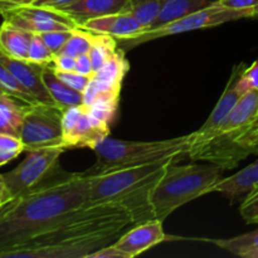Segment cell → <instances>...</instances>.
<instances>
[{
	"mask_svg": "<svg viewBox=\"0 0 258 258\" xmlns=\"http://www.w3.org/2000/svg\"><path fill=\"white\" fill-rule=\"evenodd\" d=\"M42 78L48 92L50 93L54 102L62 111L68 110L73 106L83 105V93L76 91L75 88L70 87L67 83L59 80L58 76L55 75L52 64H47L43 67Z\"/></svg>",
	"mask_w": 258,
	"mask_h": 258,
	"instance_id": "cell-20",
	"label": "cell"
},
{
	"mask_svg": "<svg viewBox=\"0 0 258 258\" xmlns=\"http://www.w3.org/2000/svg\"><path fill=\"white\" fill-rule=\"evenodd\" d=\"M92 38L93 33L82 29V28H76L72 30V34H71L70 39L67 40L64 47L57 54L71 55V57L75 58L82 54H87L91 49V45H92Z\"/></svg>",
	"mask_w": 258,
	"mask_h": 258,
	"instance_id": "cell-25",
	"label": "cell"
},
{
	"mask_svg": "<svg viewBox=\"0 0 258 258\" xmlns=\"http://www.w3.org/2000/svg\"><path fill=\"white\" fill-rule=\"evenodd\" d=\"M239 213L246 223L258 226V191L253 196L242 201Z\"/></svg>",
	"mask_w": 258,
	"mask_h": 258,
	"instance_id": "cell-32",
	"label": "cell"
},
{
	"mask_svg": "<svg viewBox=\"0 0 258 258\" xmlns=\"http://www.w3.org/2000/svg\"><path fill=\"white\" fill-rule=\"evenodd\" d=\"M134 224L122 207L88 203L0 258H88L113 243Z\"/></svg>",
	"mask_w": 258,
	"mask_h": 258,
	"instance_id": "cell-1",
	"label": "cell"
},
{
	"mask_svg": "<svg viewBox=\"0 0 258 258\" xmlns=\"http://www.w3.org/2000/svg\"><path fill=\"white\" fill-rule=\"evenodd\" d=\"M221 5L231 9L256 10L258 12V0H217Z\"/></svg>",
	"mask_w": 258,
	"mask_h": 258,
	"instance_id": "cell-34",
	"label": "cell"
},
{
	"mask_svg": "<svg viewBox=\"0 0 258 258\" xmlns=\"http://www.w3.org/2000/svg\"><path fill=\"white\" fill-rule=\"evenodd\" d=\"M5 10H7V7H5V5L3 4V3H0V17H2L3 12H5Z\"/></svg>",
	"mask_w": 258,
	"mask_h": 258,
	"instance_id": "cell-41",
	"label": "cell"
},
{
	"mask_svg": "<svg viewBox=\"0 0 258 258\" xmlns=\"http://www.w3.org/2000/svg\"><path fill=\"white\" fill-rule=\"evenodd\" d=\"M85 204L88 197L83 173H66L49 184L10 198L0 206V257Z\"/></svg>",
	"mask_w": 258,
	"mask_h": 258,
	"instance_id": "cell-2",
	"label": "cell"
},
{
	"mask_svg": "<svg viewBox=\"0 0 258 258\" xmlns=\"http://www.w3.org/2000/svg\"><path fill=\"white\" fill-rule=\"evenodd\" d=\"M130 0H80L70 7L63 8L64 14L77 23L80 27L86 20L116 13L128 12Z\"/></svg>",
	"mask_w": 258,
	"mask_h": 258,
	"instance_id": "cell-18",
	"label": "cell"
},
{
	"mask_svg": "<svg viewBox=\"0 0 258 258\" xmlns=\"http://www.w3.org/2000/svg\"><path fill=\"white\" fill-rule=\"evenodd\" d=\"M54 53L48 48L44 40L42 39L39 34H33L32 42L29 45V52H28V60L35 64H52L54 59Z\"/></svg>",
	"mask_w": 258,
	"mask_h": 258,
	"instance_id": "cell-28",
	"label": "cell"
},
{
	"mask_svg": "<svg viewBox=\"0 0 258 258\" xmlns=\"http://www.w3.org/2000/svg\"><path fill=\"white\" fill-rule=\"evenodd\" d=\"M238 256L243 258H258V246H254L252 247V248H248L246 249V251L241 252Z\"/></svg>",
	"mask_w": 258,
	"mask_h": 258,
	"instance_id": "cell-40",
	"label": "cell"
},
{
	"mask_svg": "<svg viewBox=\"0 0 258 258\" xmlns=\"http://www.w3.org/2000/svg\"><path fill=\"white\" fill-rule=\"evenodd\" d=\"M88 258H125L123 254L118 251L117 248L112 246V243L108 244V246L103 247V248L98 249V251L93 252L92 254H90Z\"/></svg>",
	"mask_w": 258,
	"mask_h": 258,
	"instance_id": "cell-36",
	"label": "cell"
},
{
	"mask_svg": "<svg viewBox=\"0 0 258 258\" xmlns=\"http://www.w3.org/2000/svg\"><path fill=\"white\" fill-rule=\"evenodd\" d=\"M258 154V90L244 93L221 126L207 140L186 151L191 161H207L223 170L237 168Z\"/></svg>",
	"mask_w": 258,
	"mask_h": 258,
	"instance_id": "cell-3",
	"label": "cell"
},
{
	"mask_svg": "<svg viewBox=\"0 0 258 258\" xmlns=\"http://www.w3.org/2000/svg\"><path fill=\"white\" fill-rule=\"evenodd\" d=\"M246 67L247 66L244 64V63L234 66L233 71H232L231 73V77H229L228 80V83H227L221 98L218 100L217 105L214 106L213 111L211 112L209 117L207 118L206 122H204L198 130L193 133V140H191L190 146L198 145V144L207 140V139H208L209 136L223 123V121L226 120L227 116L231 113V111L233 110L234 106L237 105L239 98L243 96V93H242L241 91H239V88L237 87V82H238L239 77L242 76L243 71L246 70ZM190 146H189V148H190Z\"/></svg>",
	"mask_w": 258,
	"mask_h": 258,
	"instance_id": "cell-13",
	"label": "cell"
},
{
	"mask_svg": "<svg viewBox=\"0 0 258 258\" xmlns=\"http://www.w3.org/2000/svg\"><path fill=\"white\" fill-rule=\"evenodd\" d=\"M191 140L193 133L158 141H127L107 136L93 149L96 155L95 164L82 173L87 176H93L170 158L179 161L186 155Z\"/></svg>",
	"mask_w": 258,
	"mask_h": 258,
	"instance_id": "cell-5",
	"label": "cell"
},
{
	"mask_svg": "<svg viewBox=\"0 0 258 258\" xmlns=\"http://www.w3.org/2000/svg\"><path fill=\"white\" fill-rule=\"evenodd\" d=\"M10 198H12V197H10L9 190H8L7 185H5L4 180H3L2 174H0V206L4 204L7 201H9Z\"/></svg>",
	"mask_w": 258,
	"mask_h": 258,
	"instance_id": "cell-39",
	"label": "cell"
},
{
	"mask_svg": "<svg viewBox=\"0 0 258 258\" xmlns=\"http://www.w3.org/2000/svg\"><path fill=\"white\" fill-rule=\"evenodd\" d=\"M258 191V159L229 178H222L212 189L231 203L244 201Z\"/></svg>",
	"mask_w": 258,
	"mask_h": 258,
	"instance_id": "cell-16",
	"label": "cell"
},
{
	"mask_svg": "<svg viewBox=\"0 0 258 258\" xmlns=\"http://www.w3.org/2000/svg\"><path fill=\"white\" fill-rule=\"evenodd\" d=\"M82 29L95 34L111 35L117 39L133 37L145 30V27L130 12L116 13L86 20L80 25Z\"/></svg>",
	"mask_w": 258,
	"mask_h": 258,
	"instance_id": "cell-15",
	"label": "cell"
},
{
	"mask_svg": "<svg viewBox=\"0 0 258 258\" xmlns=\"http://www.w3.org/2000/svg\"><path fill=\"white\" fill-rule=\"evenodd\" d=\"M33 33L3 20L0 25V52L17 59L28 60Z\"/></svg>",
	"mask_w": 258,
	"mask_h": 258,
	"instance_id": "cell-19",
	"label": "cell"
},
{
	"mask_svg": "<svg viewBox=\"0 0 258 258\" xmlns=\"http://www.w3.org/2000/svg\"><path fill=\"white\" fill-rule=\"evenodd\" d=\"M53 67V66H52ZM54 70V68H53ZM55 75L58 76L59 80H62L63 82L67 83L70 87L75 88L76 91H80V92H85V90L87 88L88 83H90L91 77L90 76H83L78 72H64V71H58L54 70Z\"/></svg>",
	"mask_w": 258,
	"mask_h": 258,
	"instance_id": "cell-31",
	"label": "cell"
},
{
	"mask_svg": "<svg viewBox=\"0 0 258 258\" xmlns=\"http://www.w3.org/2000/svg\"><path fill=\"white\" fill-rule=\"evenodd\" d=\"M38 0H0V3L7 7V10L10 9V8H15V7H22V5H30V4H35Z\"/></svg>",
	"mask_w": 258,
	"mask_h": 258,
	"instance_id": "cell-38",
	"label": "cell"
},
{
	"mask_svg": "<svg viewBox=\"0 0 258 258\" xmlns=\"http://www.w3.org/2000/svg\"><path fill=\"white\" fill-rule=\"evenodd\" d=\"M64 149L40 148L27 151L24 160L8 173L2 174L10 197H18L49 184L66 174L59 166Z\"/></svg>",
	"mask_w": 258,
	"mask_h": 258,
	"instance_id": "cell-8",
	"label": "cell"
},
{
	"mask_svg": "<svg viewBox=\"0 0 258 258\" xmlns=\"http://www.w3.org/2000/svg\"><path fill=\"white\" fill-rule=\"evenodd\" d=\"M23 151H25V148L20 138L0 134V168L18 158Z\"/></svg>",
	"mask_w": 258,
	"mask_h": 258,
	"instance_id": "cell-27",
	"label": "cell"
},
{
	"mask_svg": "<svg viewBox=\"0 0 258 258\" xmlns=\"http://www.w3.org/2000/svg\"><path fill=\"white\" fill-rule=\"evenodd\" d=\"M213 2L214 0H165L158 18L154 20V23L148 29H154V28L161 27L168 23L175 22L185 15L208 7Z\"/></svg>",
	"mask_w": 258,
	"mask_h": 258,
	"instance_id": "cell-22",
	"label": "cell"
},
{
	"mask_svg": "<svg viewBox=\"0 0 258 258\" xmlns=\"http://www.w3.org/2000/svg\"><path fill=\"white\" fill-rule=\"evenodd\" d=\"M165 238L163 221L153 218L134 224L113 242L112 246L117 248L125 258H134L164 242Z\"/></svg>",
	"mask_w": 258,
	"mask_h": 258,
	"instance_id": "cell-12",
	"label": "cell"
},
{
	"mask_svg": "<svg viewBox=\"0 0 258 258\" xmlns=\"http://www.w3.org/2000/svg\"><path fill=\"white\" fill-rule=\"evenodd\" d=\"M118 48L117 43H116L115 38L111 35H103V34H95L93 33L92 38V45L88 52V55L92 62L93 73L97 72L106 60L116 52Z\"/></svg>",
	"mask_w": 258,
	"mask_h": 258,
	"instance_id": "cell-23",
	"label": "cell"
},
{
	"mask_svg": "<svg viewBox=\"0 0 258 258\" xmlns=\"http://www.w3.org/2000/svg\"><path fill=\"white\" fill-rule=\"evenodd\" d=\"M175 159L87 176L88 203L116 204L125 208L135 224L154 218L151 194Z\"/></svg>",
	"mask_w": 258,
	"mask_h": 258,
	"instance_id": "cell-4",
	"label": "cell"
},
{
	"mask_svg": "<svg viewBox=\"0 0 258 258\" xmlns=\"http://www.w3.org/2000/svg\"><path fill=\"white\" fill-rule=\"evenodd\" d=\"M52 66L54 70L64 71V72H75L76 71V58L71 55L55 54Z\"/></svg>",
	"mask_w": 258,
	"mask_h": 258,
	"instance_id": "cell-33",
	"label": "cell"
},
{
	"mask_svg": "<svg viewBox=\"0 0 258 258\" xmlns=\"http://www.w3.org/2000/svg\"><path fill=\"white\" fill-rule=\"evenodd\" d=\"M76 72L81 73L83 76H90V77L93 76L92 62H91V58L88 55V53L76 58Z\"/></svg>",
	"mask_w": 258,
	"mask_h": 258,
	"instance_id": "cell-35",
	"label": "cell"
},
{
	"mask_svg": "<svg viewBox=\"0 0 258 258\" xmlns=\"http://www.w3.org/2000/svg\"><path fill=\"white\" fill-rule=\"evenodd\" d=\"M110 136V125L93 116L87 106L80 105L63 111L64 149H95Z\"/></svg>",
	"mask_w": 258,
	"mask_h": 258,
	"instance_id": "cell-10",
	"label": "cell"
},
{
	"mask_svg": "<svg viewBox=\"0 0 258 258\" xmlns=\"http://www.w3.org/2000/svg\"><path fill=\"white\" fill-rule=\"evenodd\" d=\"M80 2V0H38L35 5H40V7L52 8V9H63L66 7L75 4V3Z\"/></svg>",
	"mask_w": 258,
	"mask_h": 258,
	"instance_id": "cell-37",
	"label": "cell"
},
{
	"mask_svg": "<svg viewBox=\"0 0 258 258\" xmlns=\"http://www.w3.org/2000/svg\"><path fill=\"white\" fill-rule=\"evenodd\" d=\"M25 151L40 148L63 146V111L45 103L28 105L20 130ZM66 150V149H64Z\"/></svg>",
	"mask_w": 258,
	"mask_h": 258,
	"instance_id": "cell-9",
	"label": "cell"
},
{
	"mask_svg": "<svg viewBox=\"0 0 258 258\" xmlns=\"http://www.w3.org/2000/svg\"><path fill=\"white\" fill-rule=\"evenodd\" d=\"M3 20L28 30L33 34H42L52 30H73L80 28L75 20L58 9L30 4L10 8L2 14Z\"/></svg>",
	"mask_w": 258,
	"mask_h": 258,
	"instance_id": "cell-11",
	"label": "cell"
},
{
	"mask_svg": "<svg viewBox=\"0 0 258 258\" xmlns=\"http://www.w3.org/2000/svg\"><path fill=\"white\" fill-rule=\"evenodd\" d=\"M258 18V12L256 10H239L231 9V8L223 7L217 0L203 9L196 13L185 15L175 22L168 23L161 27L154 28V29H145L144 32L138 33L133 37L123 38L120 40V45L123 50L131 49L144 43L151 42V40L160 39V38L169 37V35L181 34V33L194 32L199 29H207V28H214L217 25L224 24L228 22H236L241 19H256Z\"/></svg>",
	"mask_w": 258,
	"mask_h": 258,
	"instance_id": "cell-7",
	"label": "cell"
},
{
	"mask_svg": "<svg viewBox=\"0 0 258 258\" xmlns=\"http://www.w3.org/2000/svg\"><path fill=\"white\" fill-rule=\"evenodd\" d=\"M128 70L130 64L125 57V50L118 47L116 52L106 60L105 64L97 72L93 73L87 88L120 95L122 81Z\"/></svg>",
	"mask_w": 258,
	"mask_h": 258,
	"instance_id": "cell-17",
	"label": "cell"
},
{
	"mask_svg": "<svg viewBox=\"0 0 258 258\" xmlns=\"http://www.w3.org/2000/svg\"><path fill=\"white\" fill-rule=\"evenodd\" d=\"M222 171L223 169L211 163L208 165L171 163L151 194L154 218L164 222L178 208L212 193L213 186L223 178Z\"/></svg>",
	"mask_w": 258,
	"mask_h": 258,
	"instance_id": "cell-6",
	"label": "cell"
},
{
	"mask_svg": "<svg viewBox=\"0 0 258 258\" xmlns=\"http://www.w3.org/2000/svg\"><path fill=\"white\" fill-rule=\"evenodd\" d=\"M28 105L10 93L0 91V134L20 136Z\"/></svg>",
	"mask_w": 258,
	"mask_h": 258,
	"instance_id": "cell-21",
	"label": "cell"
},
{
	"mask_svg": "<svg viewBox=\"0 0 258 258\" xmlns=\"http://www.w3.org/2000/svg\"><path fill=\"white\" fill-rule=\"evenodd\" d=\"M237 87L243 95L251 90H258V59L246 67L237 82Z\"/></svg>",
	"mask_w": 258,
	"mask_h": 258,
	"instance_id": "cell-30",
	"label": "cell"
},
{
	"mask_svg": "<svg viewBox=\"0 0 258 258\" xmlns=\"http://www.w3.org/2000/svg\"><path fill=\"white\" fill-rule=\"evenodd\" d=\"M165 0H130L128 12L148 29L158 18Z\"/></svg>",
	"mask_w": 258,
	"mask_h": 258,
	"instance_id": "cell-24",
	"label": "cell"
},
{
	"mask_svg": "<svg viewBox=\"0 0 258 258\" xmlns=\"http://www.w3.org/2000/svg\"><path fill=\"white\" fill-rule=\"evenodd\" d=\"M71 34H72V30H52V32H45L39 34L42 37V39L44 40L45 44L48 45L50 50H52L54 54L60 52L64 44L67 43V40L70 39Z\"/></svg>",
	"mask_w": 258,
	"mask_h": 258,
	"instance_id": "cell-29",
	"label": "cell"
},
{
	"mask_svg": "<svg viewBox=\"0 0 258 258\" xmlns=\"http://www.w3.org/2000/svg\"><path fill=\"white\" fill-rule=\"evenodd\" d=\"M211 242L216 244V246H218L219 248L238 256L241 252L252 248L254 246H258V228L254 229V231L247 232V233L239 234V236L232 237V238L212 239Z\"/></svg>",
	"mask_w": 258,
	"mask_h": 258,
	"instance_id": "cell-26",
	"label": "cell"
},
{
	"mask_svg": "<svg viewBox=\"0 0 258 258\" xmlns=\"http://www.w3.org/2000/svg\"><path fill=\"white\" fill-rule=\"evenodd\" d=\"M0 60L13 73V76L19 81L20 85L34 97L37 102L57 106L50 93L48 92L44 82H43L42 72L44 66L35 64L29 60L12 58L3 52H0Z\"/></svg>",
	"mask_w": 258,
	"mask_h": 258,
	"instance_id": "cell-14",
	"label": "cell"
}]
</instances>
